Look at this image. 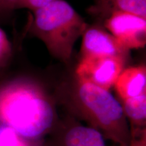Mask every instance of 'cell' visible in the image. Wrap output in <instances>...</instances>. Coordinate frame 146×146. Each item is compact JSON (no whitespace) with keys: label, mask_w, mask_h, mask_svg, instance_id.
I'll return each mask as SVG.
<instances>
[{"label":"cell","mask_w":146,"mask_h":146,"mask_svg":"<svg viewBox=\"0 0 146 146\" xmlns=\"http://www.w3.org/2000/svg\"><path fill=\"white\" fill-rule=\"evenodd\" d=\"M54 118L52 102L36 82L16 78L0 84V125L34 139L50 129Z\"/></svg>","instance_id":"cell-1"},{"label":"cell","mask_w":146,"mask_h":146,"mask_svg":"<svg viewBox=\"0 0 146 146\" xmlns=\"http://www.w3.org/2000/svg\"><path fill=\"white\" fill-rule=\"evenodd\" d=\"M33 12L28 31L41 39L53 56L68 62L74 44L88 27L87 24L64 0H54Z\"/></svg>","instance_id":"cell-2"},{"label":"cell","mask_w":146,"mask_h":146,"mask_svg":"<svg viewBox=\"0 0 146 146\" xmlns=\"http://www.w3.org/2000/svg\"><path fill=\"white\" fill-rule=\"evenodd\" d=\"M74 101L85 117L100 127L116 141L125 143L127 131L126 116L123 106L109 90L77 80Z\"/></svg>","instance_id":"cell-3"},{"label":"cell","mask_w":146,"mask_h":146,"mask_svg":"<svg viewBox=\"0 0 146 146\" xmlns=\"http://www.w3.org/2000/svg\"><path fill=\"white\" fill-rule=\"evenodd\" d=\"M127 59L109 56L81 58L75 73L77 80L109 90L114 86L124 69Z\"/></svg>","instance_id":"cell-4"},{"label":"cell","mask_w":146,"mask_h":146,"mask_svg":"<svg viewBox=\"0 0 146 146\" xmlns=\"http://www.w3.org/2000/svg\"><path fill=\"white\" fill-rule=\"evenodd\" d=\"M105 27L129 50L146 44V18L128 12H114L106 18Z\"/></svg>","instance_id":"cell-5"},{"label":"cell","mask_w":146,"mask_h":146,"mask_svg":"<svg viewBox=\"0 0 146 146\" xmlns=\"http://www.w3.org/2000/svg\"><path fill=\"white\" fill-rule=\"evenodd\" d=\"M82 36L81 58L109 56L128 60L129 57L130 50L120 44L114 36L100 27H87Z\"/></svg>","instance_id":"cell-6"},{"label":"cell","mask_w":146,"mask_h":146,"mask_svg":"<svg viewBox=\"0 0 146 146\" xmlns=\"http://www.w3.org/2000/svg\"><path fill=\"white\" fill-rule=\"evenodd\" d=\"M114 87L123 100L146 94L145 65L124 69L118 76Z\"/></svg>","instance_id":"cell-7"},{"label":"cell","mask_w":146,"mask_h":146,"mask_svg":"<svg viewBox=\"0 0 146 146\" xmlns=\"http://www.w3.org/2000/svg\"><path fill=\"white\" fill-rule=\"evenodd\" d=\"M89 12L105 18L117 12H128L146 18V0H96Z\"/></svg>","instance_id":"cell-8"},{"label":"cell","mask_w":146,"mask_h":146,"mask_svg":"<svg viewBox=\"0 0 146 146\" xmlns=\"http://www.w3.org/2000/svg\"><path fill=\"white\" fill-rule=\"evenodd\" d=\"M64 146H106L104 137L98 129L85 126H74L66 133Z\"/></svg>","instance_id":"cell-9"},{"label":"cell","mask_w":146,"mask_h":146,"mask_svg":"<svg viewBox=\"0 0 146 146\" xmlns=\"http://www.w3.org/2000/svg\"><path fill=\"white\" fill-rule=\"evenodd\" d=\"M123 108L126 116L131 123L140 125L146 119V94L123 100Z\"/></svg>","instance_id":"cell-10"},{"label":"cell","mask_w":146,"mask_h":146,"mask_svg":"<svg viewBox=\"0 0 146 146\" xmlns=\"http://www.w3.org/2000/svg\"><path fill=\"white\" fill-rule=\"evenodd\" d=\"M0 146H27L24 138L11 128L0 125Z\"/></svg>","instance_id":"cell-11"},{"label":"cell","mask_w":146,"mask_h":146,"mask_svg":"<svg viewBox=\"0 0 146 146\" xmlns=\"http://www.w3.org/2000/svg\"><path fill=\"white\" fill-rule=\"evenodd\" d=\"M12 56V45L6 33L0 27V70L8 65Z\"/></svg>","instance_id":"cell-12"},{"label":"cell","mask_w":146,"mask_h":146,"mask_svg":"<svg viewBox=\"0 0 146 146\" xmlns=\"http://www.w3.org/2000/svg\"><path fill=\"white\" fill-rule=\"evenodd\" d=\"M54 0H21L18 9L27 8L33 11L43 8Z\"/></svg>","instance_id":"cell-13"},{"label":"cell","mask_w":146,"mask_h":146,"mask_svg":"<svg viewBox=\"0 0 146 146\" xmlns=\"http://www.w3.org/2000/svg\"><path fill=\"white\" fill-rule=\"evenodd\" d=\"M21 0H0V15L10 13L18 8Z\"/></svg>","instance_id":"cell-14"}]
</instances>
